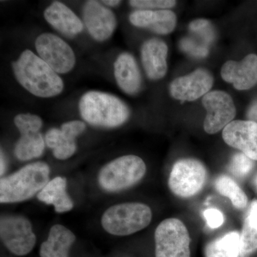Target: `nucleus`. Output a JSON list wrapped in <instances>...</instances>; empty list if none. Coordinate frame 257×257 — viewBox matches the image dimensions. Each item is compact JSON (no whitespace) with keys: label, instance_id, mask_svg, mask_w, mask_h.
<instances>
[{"label":"nucleus","instance_id":"f257e3e1","mask_svg":"<svg viewBox=\"0 0 257 257\" xmlns=\"http://www.w3.org/2000/svg\"><path fill=\"white\" fill-rule=\"evenodd\" d=\"M13 70L17 80L33 95L52 97L63 90L60 76L32 51H24L13 64Z\"/></svg>","mask_w":257,"mask_h":257},{"label":"nucleus","instance_id":"f03ea898","mask_svg":"<svg viewBox=\"0 0 257 257\" xmlns=\"http://www.w3.org/2000/svg\"><path fill=\"white\" fill-rule=\"evenodd\" d=\"M50 169L37 162L24 167L0 181V202L16 203L30 199L49 182Z\"/></svg>","mask_w":257,"mask_h":257},{"label":"nucleus","instance_id":"7ed1b4c3","mask_svg":"<svg viewBox=\"0 0 257 257\" xmlns=\"http://www.w3.org/2000/svg\"><path fill=\"white\" fill-rule=\"evenodd\" d=\"M81 116L89 124L102 127H116L130 116L127 106L112 94L97 91L85 93L79 103Z\"/></svg>","mask_w":257,"mask_h":257},{"label":"nucleus","instance_id":"20e7f679","mask_svg":"<svg viewBox=\"0 0 257 257\" xmlns=\"http://www.w3.org/2000/svg\"><path fill=\"white\" fill-rule=\"evenodd\" d=\"M151 209L142 203H124L106 209L101 217L105 231L115 236H127L146 228L151 222Z\"/></svg>","mask_w":257,"mask_h":257},{"label":"nucleus","instance_id":"39448f33","mask_svg":"<svg viewBox=\"0 0 257 257\" xmlns=\"http://www.w3.org/2000/svg\"><path fill=\"white\" fill-rule=\"evenodd\" d=\"M143 159L126 155L115 159L104 166L99 175V183L108 192H119L140 182L146 173Z\"/></svg>","mask_w":257,"mask_h":257},{"label":"nucleus","instance_id":"423d86ee","mask_svg":"<svg viewBox=\"0 0 257 257\" xmlns=\"http://www.w3.org/2000/svg\"><path fill=\"white\" fill-rule=\"evenodd\" d=\"M156 257H190V237L179 219H165L155 231Z\"/></svg>","mask_w":257,"mask_h":257},{"label":"nucleus","instance_id":"0eeeda50","mask_svg":"<svg viewBox=\"0 0 257 257\" xmlns=\"http://www.w3.org/2000/svg\"><path fill=\"white\" fill-rule=\"evenodd\" d=\"M206 179L207 170L202 162L194 159H183L172 167L169 187L177 197H192L202 190Z\"/></svg>","mask_w":257,"mask_h":257},{"label":"nucleus","instance_id":"6e6552de","mask_svg":"<svg viewBox=\"0 0 257 257\" xmlns=\"http://www.w3.org/2000/svg\"><path fill=\"white\" fill-rule=\"evenodd\" d=\"M0 236L5 246L17 256L28 254L37 241L31 223L25 216L20 215L2 216Z\"/></svg>","mask_w":257,"mask_h":257},{"label":"nucleus","instance_id":"1a4fd4ad","mask_svg":"<svg viewBox=\"0 0 257 257\" xmlns=\"http://www.w3.org/2000/svg\"><path fill=\"white\" fill-rule=\"evenodd\" d=\"M35 47L39 57L57 73H67L75 65L74 51L57 35L42 34L37 38Z\"/></svg>","mask_w":257,"mask_h":257},{"label":"nucleus","instance_id":"9d476101","mask_svg":"<svg viewBox=\"0 0 257 257\" xmlns=\"http://www.w3.org/2000/svg\"><path fill=\"white\" fill-rule=\"evenodd\" d=\"M203 105L207 110L204 128L208 134L217 133L232 121L236 107L232 99L223 91H213L203 96Z\"/></svg>","mask_w":257,"mask_h":257},{"label":"nucleus","instance_id":"9b49d317","mask_svg":"<svg viewBox=\"0 0 257 257\" xmlns=\"http://www.w3.org/2000/svg\"><path fill=\"white\" fill-rule=\"evenodd\" d=\"M83 20L89 35L96 41H105L116 27L114 13L97 1H88L83 9Z\"/></svg>","mask_w":257,"mask_h":257},{"label":"nucleus","instance_id":"f8f14e48","mask_svg":"<svg viewBox=\"0 0 257 257\" xmlns=\"http://www.w3.org/2000/svg\"><path fill=\"white\" fill-rule=\"evenodd\" d=\"M86 125L82 121H68L62 125L60 130L51 128L45 136L47 147L53 150V155L60 160H67L77 150L75 139L85 130Z\"/></svg>","mask_w":257,"mask_h":257},{"label":"nucleus","instance_id":"ddd939ff","mask_svg":"<svg viewBox=\"0 0 257 257\" xmlns=\"http://www.w3.org/2000/svg\"><path fill=\"white\" fill-rule=\"evenodd\" d=\"M214 79L207 70L198 69L188 75L178 77L171 84V95L181 101H194L209 93Z\"/></svg>","mask_w":257,"mask_h":257},{"label":"nucleus","instance_id":"4468645a","mask_svg":"<svg viewBox=\"0 0 257 257\" xmlns=\"http://www.w3.org/2000/svg\"><path fill=\"white\" fill-rule=\"evenodd\" d=\"M222 138L229 146L238 149L252 160H257V123L236 120L223 130Z\"/></svg>","mask_w":257,"mask_h":257},{"label":"nucleus","instance_id":"2eb2a0df","mask_svg":"<svg viewBox=\"0 0 257 257\" xmlns=\"http://www.w3.org/2000/svg\"><path fill=\"white\" fill-rule=\"evenodd\" d=\"M221 77L238 90L251 89L257 83V56L251 54L241 60L228 61L223 65Z\"/></svg>","mask_w":257,"mask_h":257},{"label":"nucleus","instance_id":"dca6fc26","mask_svg":"<svg viewBox=\"0 0 257 257\" xmlns=\"http://www.w3.org/2000/svg\"><path fill=\"white\" fill-rule=\"evenodd\" d=\"M130 21L138 28L149 29L159 35H168L175 30L177 18L169 10H138L130 15Z\"/></svg>","mask_w":257,"mask_h":257},{"label":"nucleus","instance_id":"f3484780","mask_svg":"<svg viewBox=\"0 0 257 257\" xmlns=\"http://www.w3.org/2000/svg\"><path fill=\"white\" fill-rule=\"evenodd\" d=\"M167 45L159 39H151L144 43L141 50L142 62L149 78L157 80L165 77L167 71Z\"/></svg>","mask_w":257,"mask_h":257},{"label":"nucleus","instance_id":"a211bd4d","mask_svg":"<svg viewBox=\"0 0 257 257\" xmlns=\"http://www.w3.org/2000/svg\"><path fill=\"white\" fill-rule=\"evenodd\" d=\"M44 17L55 30L67 36H74L82 31L83 24L80 19L60 2L52 3L45 10Z\"/></svg>","mask_w":257,"mask_h":257},{"label":"nucleus","instance_id":"6ab92c4d","mask_svg":"<svg viewBox=\"0 0 257 257\" xmlns=\"http://www.w3.org/2000/svg\"><path fill=\"white\" fill-rule=\"evenodd\" d=\"M114 76L121 90L135 94L141 86V74L136 60L128 53L120 55L114 62Z\"/></svg>","mask_w":257,"mask_h":257},{"label":"nucleus","instance_id":"aec40b11","mask_svg":"<svg viewBox=\"0 0 257 257\" xmlns=\"http://www.w3.org/2000/svg\"><path fill=\"white\" fill-rule=\"evenodd\" d=\"M76 240L75 235L65 226L56 224L50 229L48 239L42 243L41 257H69V248Z\"/></svg>","mask_w":257,"mask_h":257},{"label":"nucleus","instance_id":"412c9836","mask_svg":"<svg viewBox=\"0 0 257 257\" xmlns=\"http://www.w3.org/2000/svg\"><path fill=\"white\" fill-rule=\"evenodd\" d=\"M67 180L62 177L52 179L37 194L39 200L47 204H52L58 213L70 211L74 207L73 202L67 194Z\"/></svg>","mask_w":257,"mask_h":257},{"label":"nucleus","instance_id":"4be33fe9","mask_svg":"<svg viewBox=\"0 0 257 257\" xmlns=\"http://www.w3.org/2000/svg\"><path fill=\"white\" fill-rule=\"evenodd\" d=\"M240 234L231 231L208 243L204 249L205 257H239Z\"/></svg>","mask_w":257,"mask_h":257},{"label":"nucleus","instance_id":"5701e85b","mask_svg":"<svg viewBox=\"0 0 257 257\" xmlns=\"http://www.w3.org/2000/svg\"><path fill=\"white\" fill-rule=\"evenodd\" d=\"M45 150V140L40 132L21 134L15 148V156L21 161L41 157Z\"/></svg>","mask_w":257,"mask_h":257},{"label":"nucleus","instance_id":"b1692460","mask_svg":"<svg viewBox=\"0 0 257 257\" xmlns=\"http://www.w3.org/2000/svg\"><path fill=\"white\" fill-rule=\"evenodd\" d=\"M217 192L229 198L235 208L243 209L247 205L248 198L235 181L227 176L222 175L216 179L214 183Z\"/></svg>","mask_w":257,"mask_h":257},{"label":"nucleus","instance_id":"393cba45","mask_svg":"<svg viewBox=\"0 0 257 257\" xmlns=\"http://www.w3.org/2000/svg\"><path fill=\"white\" fill-rule=\"evenodd\" d=\"M239 248V257H249L257 249V227L246 221L240 234Z\"/></svg>","mask_w":257,"mask_h":257},{"label":"nucleus","instance_id":"a878e982","mask_svg":"<svg viewBox=\"0 0 257 257\" xmlns=\"http://www.w3.org/2000/svg\"><path fill=\"white\" fill-rule=\"evenodd\" d=\"M14 121L20 134L40 132L43 124L40 116L32 114L17 115Z\"/></svg>","mask_w":257,"mask_h":257},{"label":"nucleus","instance_id":"bb28decb","mask_svg":"<svg viewBox=\"0 0 257 257\" xmlns=\"http://www.w3.org/2000/svg\"><path fill=\"white\" fill-rule=\"evenodd\" d=\"M253 160L243 153L236 154L229 165V170L236 177L243 178L252 170Z\"/></svg>","mask_w":257,"mask_h":257},{"label":"nucleus","instance_id":"cd10ccee","mask_svg":"<svg viewBox=\"0 0 257 257\" xmlns=\"http://www.w3.org/2000/svg\"><path fill=\"white\" fill-rule=\"evenodd\" d=\"M189 28L193 33L197 34L204 43H210L214 40V32L210 23L207 20H194L190 23Z\"/></svg>","mask_w":257,"mask_h":257},{"label":"nucleus","instance_id":"c85d7f7f","mask_svg":"<svg viewBox=\"0 0 257 257\" xmlns=\"http://www.w3.org/2000/svg\"><path fill=\"white\" fill-rule=\"evenodd\" d=\"M176 1L172 0H132L130 4L133 8L140 10L168 9L176 5Z\"/></svg>","mask_w":257,"mask_h":257},{"label":"nucleus","instance_id":"c756f323","mask_svg":"<svg viewBox=\"0 0 257 257\" xmlns=\"http://www.w3.org/2000/svg\"><path fill=\"white\" fill-rule=\"evenodd\" d=\"M182 50L196 57H204L208 55L207 46L204 44H198L190 38L183 39L181 42Z\"/></svg>","mask_w":257,"mask_h":257},{"label":"nucleus","instance_id":"7c9ffc66","mask_svg":"<svg viewBox=\"0 0 257 257\" xmlns=\"http://www.w3.org/2000/svg\"><path fill=\"white\" fill-rule=\"evenodd\" d=\"M204 216L207 221L208 226L211 229L219 228L224 223V216L217 209L211 208L207 209L204 211Z\"/></svg>","mask_w":257,"mask_h":257},{"label":"nucleus","instance_id":"2f4dec72","mask_svg":"<svg viewBox=\"0 0 257 257\" xmlns=\"http://www.w3.org/2000/svg\"><path fill=\"white\" fill-rule=\"evenodd\" d=\"M244 221L251 226L257 227V200H253L251 203L247 216H246Z\"/></svg>","mask_w":257,"mask_h":257},{"label":"nucleus","instance_id":"473e14b6","mask_svg":"<svg viewBox=\"0 0 257 257\" xmlns=\"http://www.w3.org/2000/svg\"><path fill=\"white\" fill-rule=\"evenodd\" d=\"M247 116L250 121H257V101L250 106L247 112Z\"/></svg>","mask_w":257,"mask_h":257},{"label":"nucleus","instance_id":"72a5a7b5","mask_svg":"<svg viewBox=\"0 0 257 257\" xmlns=\"http://www.w3.org/2000/svg\"><path fill=\"white\" fill-rule=\"evenodd\" d=\"M101 3H104V5H107L109 7H116L120 4L121 1H117V0H105V1H101Z\"/></svg>","mask_w":257,"mask_h":257},{"label":"nucleus","instance_id":"f704fd0d","mask_svg":"<svg viewBox=\"0 0 257 257\" xmlns=\"http://www.w3.org/2000/svg\"><path fill=\"white\" fill-rule=\"evenodd\" d=\"M1 167H0V172H1V175L5 173L6 170V162H5V159L3 156V152H1Z\"/></svg>","mask_w":257,"mask_h":257},{"label":"nucleus","instance_id":"c9c22d12","mask_svg":"<svg viewBox=\"0 0 257 257\" xmlns=\"http://www.w3.org/2000/svg\"><path fill=\"white\" fill-rule=\"evenodd\" d=\"M254 185H255V187H256V189L257 190V175L256 176V177H255V179H254Z\"/></svg>","mask_w":257,"mask_h":257}]
</instances>
